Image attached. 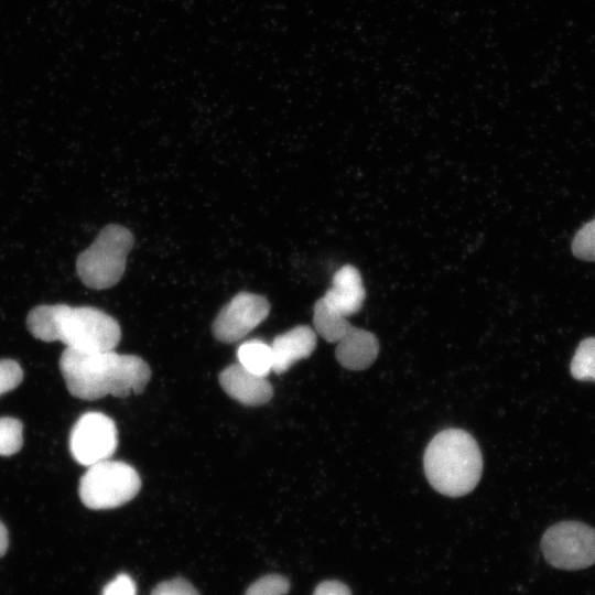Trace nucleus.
I'll list each match as a JSON object with an SVG mask.
<instances>
[{
	"label": "nucleus",
	"instance_id": "8",
	"mask_svg": "<svg viewBox=\"0 0 595 595\" xmlns=\"http://www.w3.org/2000/svg\"><path fill=\"white\" fill-rule=\"evenodd\" d=\"M269 312L266 298L240 292L217 314L213 323L214 336L223 343L238 342L262 323Z\"/></svg>",
	"mask_w": 595,
	"mask_h": 595
},
{
	"label": "nucleus",
	"instance_id": "22",
	"mask_svg": "<svg viewBox=\"0 0 595 595\" xmlns=\"http://www.w3.org/2000/svg\"><path fill=\"white\" fill-rule=\"evenodd\" d=\"M313 595H351L347 585L338 581H324L318 584Z\"/></svg>",
	"mask_w": 595,
	"mask_h": 595
},
{
	"label": "nucleus",
	"instance_id": "6",
	"mask_svg": "<svg viewBox=\"0 0 595 595\" xmlns=\"http://www.w3.org/2000/svg\"><path fill=\"white\" fill-rule=\"evenodd\" d=\"M547 561L561 570H581L595 563V529L580 521H561L541 539Z\"/></svg>",
	"mask_w": 595,
	"mask_h": 595
},
{
	"label": "nucleus",
	"instance_id": "13",
	"mask_svg": "<svg viewBox=\"0 0 595 595\" xmlns=\"http://www.w3.org/2000/svg\"><path fill=\"white\" fill-rule=\"evenodd\" d=\"M313 325L317 334L329 343H337L353 326L347 316L327 305L322 298L314 304Z\"/></svg>",
	"mask_w": 595,
	"mask_h": 595
},
{
	"label": "nucleus",
	"instance_id": "12",
	"mask_svg": "<svg viewBox=\"0 0 595 595\" xmlns=\"http://www.w3.org/2000/svg\"><path fill=\"white\" fill-rule=\"evenodd\" d=\"M377 337L363 328L351 326L337 342L335 355L339 364L349 370H364L377 358Z\"/></svg>",
	"mask_w": 595,
	"mask_h": 595
},
{
	"label": "nucleus",
	"instance_id": "9",
	"mask_svg": "<svg viewBox=\"0 0 595 595\" xmlns=\"http://www.w3.org/2000/svg\"><path fill=\"white\" fill-rule=\"evenodd\" d=\"M219 383L229 397L245 405L264 404L273 394L266 377L250 372L239 363L227 366L220 372Z\"/></svg>",
	"mask_w": 595,
	"mask_h": 595
},
{
	"label": "nucleus",
	"instance_id": "2",
	"mask_svg": "<svg viewBox=\"0 0 595 595\" xmlns=\"http://www.w3.org/2000/svg\"><path fill=\"white\" fill-rule=\"evenodd\" d=\"M26 327L37 339L83 351L113 350L121 338L118 322L91 306L39 305L29 312Z\"/></svg>",
	"mask_w": 595,
	"mask_h": 595
},
{
	"label": "nucleus",
	"instance_id": "3",
	"mask_svg": "<svg viewBox=\"0 0 595 595\" xmlns=\"http://www.w3.org/2000/svg\"><path fill=\"white\" fill-rule=\"evenodd\" d=\"M423 464L431 486L450 497L472 491L483 472L478 444L469 433L459 429L437 433L425 450Z\"/></svg>",
	"mask_w": 595,
	"mask_h": 595
},
{
	"label": "nucleus",
	"instance_id": "11",
	"mask_svg": "<svg viewBox=\"0 0 595 595\" xmlns=\"http://www.w3.org/2000/svg\"><path fill=\"white\" fill-rule=\"evenodd\" d=\"M316 346V334L306 325L295 326L278 335L271 344L272 370L280 375L296 361L309 357Z\"/></svg>",
	"mask_w": 595,
	"mask_h": 595
},
{
	"label": "nucleus",
	"instance_id": "21",
	"mask_svg": "<svg viewBox=\"0 0 595 595\" xmlns=\"http://www.w3.org/2000/svg\"><path fill=\"white\" fill-rule=\"evenodd\" d=\"M137 588L133 580L127 574H119L102 589L101 595H136Z\"/></svg>",
	"mask_w": 595,
	"mask_h": 595
},
{
	"label": "nucleus",
	"instance_id": "10",
	"mask_svg": "<svg viewBox=\"0 0 595 595\" xmlns=\"http://www.w3.org/2000/svg\"><path fill=\"white\" fill-rule=\"evenodd\" d=\"M365 296L366 291L359 271L354 266L346 264L335 272L332 286L322 299L327 305L348 316L361 309Z\"/></svg>",
	"mask_w": 595,
	"mask_h": 595
},
{
	"label": "nucleus",
	"instance_id": "23",
	"mask_svg": "<svg viewBox=\"0 0 595 595\" xmlns=\"http://www.w3.org/2000/svg\"><path fill=\"white\" fill-rule=\"evenodd\" d=\"M8 531L4 524L0 521V556H2L8 549Z\"/></svg>",
	"mask_w": 595,
	"mask_h": 595
},
{
	"label": "nucleus",
	"instance_id": "19",
	"mask_svg": "<svg viewBox=\"0 0 595 595\" xmlns=\"http://www.w3.org/2000/svg\"><path fill=\"white\" fill-rule=\"evenodd\" d=\"M22 379V368L15 360L0 359V397L17 388Z\"/></svg>",
	"mask_w": 595,
	"mask_h": 595
},
{
	"label": "nucleus",
	"instance_id": "5",
	"mask_svg": "<svg viewBox=\"0 0 595 595\" xmlns=\"http://www.w3.org/2000/svg\"><path fill=\"white\" fill-rule=\"evenodd\" d=\"M141 488L138 472L119 461H102L88 466L79 480V497L90 509L120 507L137 496Z\"/></svg>",
	"mask_w": 595,
	"mask_h": 595
},
{
	"label": "nucleus",
	"instance_id": "16",
	"mask_svg": "<svg viewBox=\"0 0 595 595\" xmlns=\"http://www.w3.org/2000/svg\"><path fill=\"white\" fill-rule=\"evenodd\" d=\"M23 425L11 416L0 418V455L10 456L18 453L23 444Z\"/></svg>",
	"mask_w": 595,
	"mask_h": 595
},
{
	"label": "nucleus",
	"instance_id": "20",
	"mask_svg": "<svg viewBox=\"0 0 595 595\" xmlns=\"http://www.w3.org/2000/svg\"><path fill=\"white\" fill-rule=\"evenodd\" d=\"M151 595H199L194 586L184 578H173L158 584Z\"/></svg>",
	"mask_w": 595,
	"mask_h": 595
},
{
	"label": "nucleus",
	"instance_id": "14",
	"mask_svg": "<svg viewBox=\"0 0 595 595\" xmlns=\"http://www.w3.org/2000/svg\"><path fill=\"white\" fill-rule=\"evenodd\" d=\"M238 363L252 374L267 377L272 370L273 357L271 345L252 338L242 343L237 349Z\"/></svg>",
	"mask_w": 595,
	"mask_h": 595
},
{
	"label": "nucleus",
	"instance_id": "15",
	"mask_svg": "<svg viewBox=\"0 0 595 595\" xmlns=\"http://www.w3.org/2000/svg\"><path fill=\"white\" fill-rule=\"evenodd\" d=\"M571 375L577 380L595 381V337L578 344L571 361Z\"/></svg>",
	"mask_w": 595,
	"mask_h": 595
},
{
	"label": "nucleus",
	"instance_id": "17",
	"mask_svg": "<svg viewBox=\"0 0 595 595\" xmlns=\"http://www.w3.org/2000/svg\"><path fill=\"white\" fill-rule=\"evenodd\" d=\"M572 251L578 259L595 261V218L576 232L572 242Z\"/></svg>",
	"mask_w": 595,
	"mask_h": 595
},
{
	"label": "nucleus",
	"instance_id": "1",
	"mask_svg": "<svg viewBox=\"0 0 595 595\" xmlns=\"http://www.w3.org/2000/svg\"><path fill=\"white\" fill-rule=\"evenodd\" d=\"M60 369L69 393L89 401L108 394L141 393L151 377L150 367L141 357L113 350L83 351L66 347Z\"/></svg>",
	"mask_w": 595,
	"mask_h": 595
},
{
	"label": "nucleus",
	"instance_id": "4",
	"mask_svg": "<svg viewBox=\"0 0 595 595\" xmlns=\"http://www.w3.org/2000/svg\"><path fill=\"white\" fill-rule=\"evenodd\" d=\"M133 244V235L128 228L115 224L104 227L94 242L78 255V278L95 290L116 285L123 275Z\"/></svg>",
	"mask_w": 595,
	"mask_h": 595
},
{
	"label": "nucleus",
	"instance_id": "18",
	"mask_svg": "<svg viewBox=\"0 0 595 595\" xmlns=\"http://www.w3.org/2000/svg\"><path fill=\"white\" fill-rule=\"evenodd\" d=\"M289 588L288 578L279 574H269L253 582L245 595H285Z\"/></svg>",
	"mask_w": 595,
	"mask_h": 595
},
{
	"label": "nucleus",
	"instance_id": "7",
	"mask_svg": "<svg viewBox=\"0 0 595 595\" xmlns=\"http://www.w3.org/2000/svg\"><path fill=\"white\" fill-rule=\"evenodd\" d=\"M118 445V432L112 419L100 412H86L74 424L69 450L74 459L90 466L109 459Z\"/></svg>",
	"mask_w": 595,
	"mask_h": 595
}]
</instances>
